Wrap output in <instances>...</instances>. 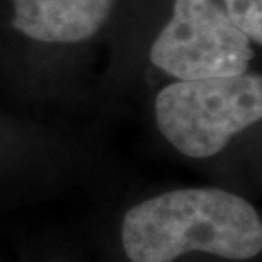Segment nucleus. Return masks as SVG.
<instances>
[{
	"label": "nucleus",
	"instance_id": "f257e3e1",
	"mask_svg": "<svg viewBox=\"0 0 262 262\" xmlns=\"http://www.w3.org/2000/svg\"><path fill=\"white\" fill-rule=\"evenodd\" d=\"M121 242L131 262H174L191 252L247 260L262 250V222L257 209L233 192L187 187L129 208Z\"/></svg>",
	"mask_w": 262,
	"mask_h": 262
},
{
	"label": "nucleus",
	"instance_id": "7ed1b4c3",
	"mask_svg": "<svg viewBox=\"0 0 262 262\" xmlns=\"http://www.w3.org/2000/svg\"><path fill=\"white\" fill-rule=\"evenodd\" d=\"M252 41L214 0H174L150 61L177 80L235 77L254 60Z\"/></svg>",
	"mask_w": 262,
	"mask_h": 262
},
{
	"label": "nucleus",
	"instance_id": "20e7f679",
	"mask_svg": "<svg viewBox=\"0 0 262 262\" xmlns=\"http://www.w3.org/2000/svg\"><path fill=\"white\" fill-rule=\"evenodd\" d=\"M116 0H12V28L39 43L75 45L106 24Z\"/></svg>",
	"mask_w": 262,
	"mask_h": 262
},
{
	"label": "nucleus",
	"instance_id": "39448f33",
	"mask_svg": "<svg viewBox=\"0 0 262 262\" xmlns=\"http://www.w3.org/2000/svg\"><path fill=\"white\" fill-rule=\"evenodd\" d=\"M222 5L252 43H262V0H222Z\"/></svg>",
	"mask_w": 262,
	"mask_h": 262
},
{
	"label": "nucleus",
	"instance_id": "f03ea898",
	"mask_svg": "<svg viewBox=\"0 0 262 262\" xmlns=\"http://www.w3.org/2000/svg\"><path fill=\"white\" fill-rule=\"evenodd\" d=\"M262 118V80L257 73L179 80L157 94L155 119L164 138L182 155L208 159L235 135Z\"/></svg>",
	"mask_w": 262,
	"mask_h": 262
}]
</instances>
